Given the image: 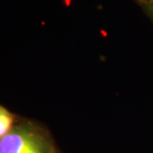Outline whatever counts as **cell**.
I'll use <instances>...</instances> for the list:
<instances>
[{"mask_svg": "<svg viewBox=\"0 0 153 153\" xmlns=\"http://www.w3.org/2000/svg\"><path fill=\"white\" fill-rule=\"evenodd\" d=\"M0 153H48V146L36 132L16 128L0 138Z\"/></svg>", "mask_w": 153, "mask_h": 153, "instance_id": "6da1fadb", "label": "cell"}, {"mask_svg": "<svg viewBox=\"0 0 153 153\" xmlns=\"http://www.w3.org/2000/svg\"><path fill=\"white\" fill-rule=\"evenodd\" d=\"M13 117L7 110L0 106V138L11 131Z\"/></svg>", "mask_w": 153, "mask_h": 153, "instance_id": "7a4b0ae2", "label": "cell"}, {"mask_svg": "<svg viewBox=\"0 0 153 153\" xmlns=\"http://www.w3.org/2000/svg\"><path fill=\"white\" fill-rule=\"evenodd\" d=\"M134 2L153 20V0H134Z\"/></svg>", "mask_w": 153, "mask_h": 153, "instance_id": "3957f363", "label": "cell"}]
</instances>
